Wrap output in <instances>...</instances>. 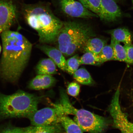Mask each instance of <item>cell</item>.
Masks as SVG:
<instances>
[{
  "label": "cell",
  "instance_id": "6da1fadb",
  "mask_svg": "<svg viewBox=\"0 0 133 133\" xmlns=\"http://www.w3.org/2000/svg\"><path fill=\"white\" fill-rule=\"evenodd\" d=\"M1 35L3 51L0 61V76L8 82L15 83L29 62L32 44L17 31L9 29Z\"/></svg>",
  "mask_w": 133,
  "mask_h": 133
},
{
  "label": "cell",
  "instance_id": "7a4b0ae2",
  "mask_svg": "<svg viewBox=\"0 0 133 133\" xmlns=\"http://www.w3.org/2000/svg\"><path fill=\"white\" fill-rule=\"evenodd\" d=\"M22 12L28 24L37 31L40 43L56 42L63 22L55 15L49 5L42 3L24 4Z\"/></svg>",
  "mask_w": 133,
  "mask_h": 133
},
{
  "label": "cell",
  "instance_id": "3957f363",
  "mask_svg": "<svg viewBox=\"0 0 133 133\" xmlns=\"http://www.w3.org/2000/svg\"><path fill=\"white\" fill-rule=\"evenodd\" d=\"M41 99V97L21 90L9 95L0 92V118H28L38 110Z\"/></svg>",
  "mask_w": 133,
  "mask_h": 133
},
{
  "label": "cell",
  "instance_id": "277c9868",
  "mask_svg": "<svg viewBox=\"0 0 133 133\" xmlns=\"http://www.w3.org/2000/svg\"><path fill=\"white\" fill-rule=\"evenodd\" d=\"M59 104H52L61 109L66 115L75 116L74 121L83 132L89 133H102L109 126V121L103 116L93 114L86 110L78 109L71 103L65 90L59 89Z\"/></svg>",
  "mask_w": 133,
  "mask_h": 133
},
{
  "label": "cell",
  "instance_id": "5b68a950",
  "mask_svg": "<svg viewBox=\"0 0 133 133\" xmlns=\"http://www.w3.org/2000/svg\"><path fill=\"white\" fill-rule=\"evenodd\" d=\"M92 27L86 23L76 21L63 22L56 42L58 49L65 56L70 45L81 34Z\"/></svg>",
  "mask_w": 133,
  "mask_h": 133
},
{
  "label": "cell",
  "instance_id": "8992f818",
  "mask_svg": "<svg viewBox=\"0 0 133 133\" xmlns=\"http://www.w3.org/2000/svg\"><path fill=\"white\" fill-rule=\"evenodd\" d=\"M120 94V85L119 84L109 108L114 125L122 133H133V123L128 120L127 116L121 109L119 103Z\"/></svg>",
  "mask_w": 133,
  "mask_h": 133
},
{
  "label": "cell",
  "instance_id": "52a82bcc",
  "mask_svg": "<svg viewBox=\"0 0 133 133\" xmlns=\"http://www.w3.org/2000/svg\"><path fill=\"white\" fill-rule=\"evenodd\" d=\"M46 107L37 110L28 117L33 126H46L60 123L65 115L59 108Z\"/></svg>",
  "mask_w": 133,
  "mask_h": 133
},
{
  "label": "cell",
  "instance_id": "ba28073f",
  "mask_svg": "<svg viewBox=\"0 0 133 133\" xmlns=\"http://www.w3.org/2000/svg\"><path fill=\"white\" fill-rule=\"evenodd\" d=\"M58 1L61 11L70 17L85 19L98 17L78 1L75 0H58Z\"/></svg>",
  "mask_w": 133,
  "mask_h": 133
},
{
  "label": "cell",
  "instance_id": "9c48e42d",
  "mask_svg": "<svg viewBox=\"0 0 133 133\" xmlns=\"http://www.w3.org/2000/svg\"><path fill=\"white\" fill-rule=\"evenodd\" d=\"M16 15V8L12 0H0V34L9 29Z\"/></svg>",
  "mask_w": 133,
  "mask_h": 133
},
{
  "label": "cell",
  "instance_id": "30bf717a",
  "mask_svg": "<svg viewBox=\"0 0 133 133\" xmlns=\"http://www.w3.org/2000/svg\"><path fill=\"white\" fill-rule=\"evenodd\" d=\"M122 16L121 10L114 0H101L98 15L101 21L113 22L119 19Z\"/></svg>",
  "mask_w": 133,
  "mask_h": 133
},
{
  "label": "cell",
  "instance_id": "8fae6325",
  "mask_svg": "<svg viewBox=\"0 0 133 133\" xmlns=\"http://www.w3.org/2000/svg\"><path fill=\"white\" fill-rule=\"evenodd\" d=\"M36 47L49 56L61 70L66 71V61L59 49L44 44L37 45Z\"/></svg>",
  "mask_w": 133,
  "mask_h": 133
},
{
  "label": "cell",
  "instance_id": "7c38bea8",
  "mask_svg": "<svg viewBox=\"0 0 133 133\" xmlns=\"http://www.w3.org/2000/svg\"><path fill=\"white\" fill-rule=\"evenodd\" d=\"M56 82V79L51 75H37L30 81L28 87L31 90H41L52 87Z\"/></svg>",
  "mask_w": 133,
  "mask_h": 133
},
{
  "label": "cell",
  "instance_id": "4fadbf2b",
  "mask_svg": "<svg viewBox=\"0 0 133 133\" xmlns=\"http://www.w3.org/2000/svg\"><path fill=\"white\" fill-rule=\"evenodd\" d=\"M96 36V34L93 28L83 33L70 45L65 56H69L72 55L79 50L82 49L90 38Z\"/></svg>",
  "mask_w": 133,
  "mask_h": 133
},
{
  "label": "cell",
  "instance_id": "5bb4252c",
  "mask_svg": "<svg viewBox=\"0 0 133 133\" xmlns=\"http://www.w3.org/2000/svg\"><path fill=\"white\" fill-rule=\"evenodd\" d=\"M107 43L106 40L93 37L88 40L81 49L84 53L90 52L98 55Z\"/></svg>",
  "mask_w": 133,
  "mask_h": 133
},
{
  "label": "cell",
  "instance_id": "9a60e30c",
  "mask_svg": "<svg viewBox=\"0 0 133 133\" xmlns=\"http://www.w3.org/2000/svg\"><path fill=\"white\" fill-rule=\"evenodd\" d=\"M106 33L110 35L111 38L118 42L123 43L124 44L132 43V35L127 29L124 28L106 31Z\"/></svg>",
  "mask_w": 133,
  "mask_h": 133
},
{
  "label": "cell",
  "instance_id": "2e32d148",
  "mask_svg": "<svg viewBox=\"0 0 133 133\" xmlns=\"http://www.w3.org/2000/svg\"><path fill=\"white\" fill-rule=\"evenodd\" d=\"M36 70L37 75H51L57 73L56 65L50 58L40 61L36 66Z\"/></svg>",
  "mask_w": 133,
  "mask_h": 133
},
{
  "label": "cell",
  "instance_id": "e0dca14e",
  "mask_svg": "<svg viewBox=\"0 0 133 133\" xmlns=\"http://www.w3.org/2000/svg\"><path fill=\"white\" fill-rule=\"evenodd\" d=\"M111 45L114 50V61L124 62L127 64L133 65V62L130 60L127 56V51L124 46L120 43L111 38Z\"/></svg>",
  "mask_w": 133,
  "mask_h": 133
},
{
  "label": "cell",
  "instance_id": "ac0fdd59",
  "mask_svg": "<svg viewBox=\"0 0 133 133\" xmlns=\"http://www.w3.org/2000/svg\"><path fill=\"white\" fill-rule=\"evenodd\" d=\"M74 78L81 84L86 85H93L95 82L89 73L84 68L78 69L73 75Z\"/></svg>",
  "mask_w": 133,
  "mask_h": 133
},
{
  "label": "cell",
  "instance_id": "d6986e66",
  "mask_svg": "<svg viewBox=\"0 0 133 133\" xmlns=\"http://www.w3.org/2000/svg\"><path fill=\"white\" fill-rule=\"evenodd\" d=\"M60 123L66 133H83V131L75 121L67 115L61 117Z\"/></svg>",
  "mask_w": 133,
  "mask_h": 133
},
{
  "label": "cell",
  "instance_id": "ffe728a7",
  "mask_svg": "<svg viewBox=\"0 0 133 133\" xmlns=\"http://www.w3.org/2000/svg\"><path fill=\"white\" fill-rule=\"evenodd\" d=\"M33 133H59L63 128L61 124L46 126H32Z\"/></svg>",
  "mask_w": 133,
  "mask_h": 133
},
{
  "label": "cell",
  "instance_id": "44dd1931",
  "mask_svg": "<svg viewBox=\"0 0 133 133\" xmlns=\"http://www.w3.org/2000/svg\"><path fill=\"white\" fill-rule=\"evenodd\" d=\"M79 61L81 64L99 66L103 64L98 55L90 52L85 53L79 58Z\"/></svg>",
  "mask_w": 133,
  "mask_h": 133
},
{
  "label": "cell",
  "instance_id": "7402d4cb",
  "mask_svg": "<svg viewBox=\"0 0 133 133\" xmlns=\"http://www.w3.org/2000/svg\"><path fill=\"white\" fill-rule=\"evenodd\" d=\"M77 1L89 10L97 15L98 16L100 8L101 0H77Z\"/></svg>",
  "mask_w": 133,
  "mask_h": 133
},
{
  "label": "cell",
  "instance_id": "603a6c76",
  "mask_svg": "<svg viewBox=\"0 0 133 133\" xmlns=\"http://www.w3.org/2000/svg\"><path fill=\"white\" fill-rule=\"evenodd\" d=\"M98 56L102 64L108 61H114V51L112 46L106 45Z\"/></svg>",
  "mask_w": 133,
  "mask_h": 133
},
{
  "label": "cell",
  "instance_id": "cb8c5ba5",
  "mask_svg": "<svg viewBox=\"0 0 133 133\" xmlns=\"http://www.w3.org/2000/svg\"><path fill=\"white\" fill-rule=\"evenodd\" d=\"M79 59L78 55L77 54L66 61V71L68 74L73 75L78 69L79 66L81 65Z\"/></svg>",
  "mask_w": 133,
  "mask_h": 133
},
{
  "label": "cell",
  "instance_id": "d4e9b609",
  "mask_svg": "<svg viewBox=\"0 0 133 133\" xmlns=\"http://www.w3.org/2000/svg\"><path fill=\"white\" fill-rule=\"evenodd\" d=\"M80 86L77 83L72 82L70 83L67 88V92L70 95L76 97L79 95Z\"/></svg>",
  "mask_w": 133,
  "mask_h": 133
},
{
  "label": "cell",
  "instance_id": "484cf974",
  "mask_svg": "<svg viewBox=\"0 0 133 133\" xmlns=\"http://www.w3.org/2000/svg\"><path fill=\"white\" fill-rule=\"evenodd\" d=\"M25 128L9 127L0 130V133H24Z\"/></svg>",
  "mask_w": 133,
  "mask_h": 133
},
{
  "label": "cell",
  "instance_id": "4316f807",
  "mask_svg": "<svg viewBox=\"0 0 133 133\" xmlns=\"http://www.w3.org/2000/svg\"><path fill=\"white\" fill-rule=\"evenodd\" d=\"M127 51L129 59L133 62V45L131 44H124V46Z\"/></svg>",
  "mask_w": 133,
  "mask_h": 133
},
{
  "label": "cell",
  "instance_id": "83f0119b",
  "mask_svg": "<svg viewBox=\"0 0 133 133\" xmlns=\"http://www.w3.org/2000/svg\"><path fill=\"white\" fill-rule=\"evenodd\" d=\"M24 133H33L32 126L25 128V129Z\"/></svg>",
  "mask_w": 133,
  "mask_h": 133
},
{
  "label": "cell",
  "instance_id": "f1b7e54d",
  "mask_svg": "<svg viewBox=\"0 0 133 133\" xmlns=\"http://www.w3.org/2000/svg\"><path fill=\"white\" fill-rule=\"evenodd\" d=\"M114 1H115L116 2H119L123 1L124 0H114Z\"/></svg>",
  "mask_w": 133,
  "mask_h": 133
},
{
  "label": "cell",
  "instance_id": "f546056e",
  "mask_svg": "<svg viewBox=\"0 0 133 133\" xmlns=\"http://www.w3.org/2000/svg\"><path fill=\"white\" fill-rule=\"evenodd\" d=\"M2 49L1 46V45H0V53H1V52L2 51Z\"/></svg>",
  "mask_w": 133,
  "mask_h": 133
},
{
  "label": "cell",
  "instance_id": "4dcf8cb0",
  "mask_svg": "<svg viewBox=\"0 0 133 133\" xmlns=\"http://www.w3.org/2000/svg\"><path fill=\"white\" fill-rule=\"evenodd\" d=\"M131 1H132V8L133 9V0H131Z\"/></svg>",
  "mask_w": 133,
  "mask_h": 133
}]
</instances>
